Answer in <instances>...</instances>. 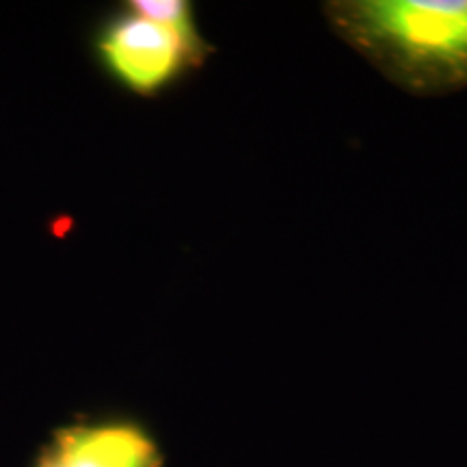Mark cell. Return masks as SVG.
<instances>
[{
  "label": "cell",
  "instance_id": "cell-1",
  "mask_svg": "<svg viewBox=\"0 0 467 467\" xmlns=\"http://www.w3.org/2000/svg\"><path fill=\"white\" fill-rule=\"evenodd\" d=\"M336 33L402 89H467V0H337Z\"/></svg>",
  "mask_w": 467,
  "mask_h": 467
},
{
  "label": "cell",
  "instance_id": "cell-2",
  "mask_svg": "<svg viewBox=\"0 0 467 467\" xmlns=\"http://www.w3.org/2000/svg\"><path fill=\"white\" fill-rule=\"evenodd\" d=\"M93 46L110 78L137 96H156L210 55L203 39L184 37L128 7L98 28Z\"/></svg>",
  "mask_w": 467,
  "mask_h": 467
},
{
  "label": "cell",
  "instance_id": "cell-3",
  "mask_svg": "<svg viewBox=\"0 0 467 467\" xmlns=\"http://www.w3.org/2000/svg\"><path fill=\"white\" fill-rule=\"evenodd\" d=\"M50 443L67 467H165L154 435L126 418L66 424Z\"/></svg>",
  "mask_w": 467,
  "mask_h": 467
},
{
  "label": "cell",
  "instance_id": "cell-4",
  "mask_svg": "<svg viewBox=\"0 0 467 467\" xmlns=\"http://www.w3.org/2000/svg\"><path fill=\"white\" fill-rule=\"evenodd\" d=\"M126 7L150 17V20L161 22V25L173 28V31L182 33L184 37L203 39L200 28L195 25L192 7L184 0H132Z\"/></svg>",
  "mask_w": 467,
  "mask_h": 467
},
{
  "label": "cell",
  "instance_id": "cell-5",
  "mask_svg": "<svg viewBox=\"0 0 467 467\" xmlns=\"http://www.w3.org/2000/svg\"><path fill=\"white\" fill-rule=\"evenodd\" d=\"M33 467H67L63 463V459L58 457V452L55 451V446L48 443V446L42 448V452H39V457L35 459V465Z\"/></svg>",
  "mask_w": 467,
  "mask_h": 467
}]
</instances>
